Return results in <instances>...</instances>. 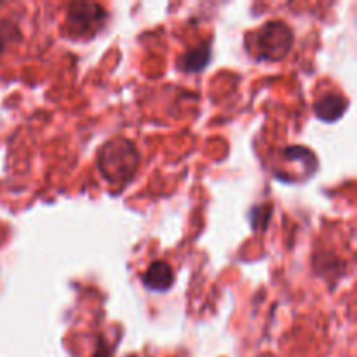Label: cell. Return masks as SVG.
<instances>
[{
    "instance_id": "cell-1",
    "label": "cell",
    "mask_w": 357,
    "mask_h": 357,
    "mask_svg": "<svg viewBox=\"0 0 357 357\" xmlns=\"http://www.w3.org/2000/svg\"><path fill=\"white\" fill-rule=\"evenodd\" d=\"M139 166V152L128 138H114L98 153V167L108 183L126 185L132 180Z\"/></svg>"
},
{
    "instance_id": "cell-2",
    "label": "cell",
    "mask_w": 357,
    "mask_h": 357,
    "mask_svg": "<svg viewBox=\"0 0 357 357\" xmlns=\"http://www.w3.org/2000/svg\"><path fill=\"white\" fill-rule=\"evenodd\" d=\"M295 35L284 21H268L255 37V51L260 61H281L291 51Z\"/></svg>"
},
{
    "instance_id": "cell-3",
    "label": "cell",
    "mask_w": 357,
    "mask_h": 357,
    "mask_svg": "<svg viewBox=\"0 0 357 357\" xmlns=\"http://www.w3.org/2000/svg\"><path fill=\"white\" fill-rule=\"evenodd\" d=\"M107 13L100 3L73 2L66 10L65 33L70 37H86L103 24Z\"/></svg>"
},
{
    "instance_id": "cell-4",
    "label": "cell",
    "mask_w": 357,
    "mask_h": 357,
    "mask_svg": "<svg viewBox=\"0 0 357 357\" xmlns=\"http://www.w3.org/2000/svg\"><path fill=\"white\" fill-rule=\"evenodd\" d=\"M349 107L347 98L338 93H326L314 101V114L323 122H337Z\"/></svg>"
},
{
    "instance_id": "cell-5",
    "label": "cell",
    "mask_w": 357,
    "mask_h": 357,
    "mask_svg": "<svg viewBox=\"0 0 357 357\" xmlns=\"http://www.w3.org/2000/svg\"><path fill=\"white\" fill-rule=\"evenodd\" d=\"M174 282L173 268L169 264L162 260H155L149 265V268L143 274V284L146 289L155 293H164L171 289Z\"/></svg>"
},
{
    "instance_id": "cell-6",
    "label": "cell",
    "mask_w": 357,
    "mask_h": 357,
    "mask_svg": "<svg viewBox=\"0 0 357 357\" xmlns=\"http://www.w3.org/2000/svg\"><path fill=\"white\" fill-rule=\"evenodd\" d=\"M209 61H211V44L204 42V44L185 52V56L181 58V66H183L185 72L195 73L204 70L209 65Z\"/></svg>"
},
{
    "instance_id": "cell-7",
    "label": "cell",
    "mask_w": 357,
    "mask_h": 357,
    "mask_svg": "<svg viewBox=\"0 0 357 357\" xmlns=\"http://www.w3.org/2000/svg\"><path fill=\"white\" fill-rule=\"evenodd\" d=\"M272 216V206H257L251 211V225H253V230H264L267 227L268 220Z\"/></svg>"
},
{
    "instance_id": "cell-8",
    "label": "cell",
    "mask_w": 357,
    "mask_h": 357,
    "mask_svg": "<svg viewBox=\"0 0 357 357\" xmlns=\"http://www.w3.org/2000/svg\"><path fill=\"white\" fill-rule=\"evenodd\" d=\"M110 354H112L110 349L103 347V344H100V347H98V351H96V356L94 357H110Z\"/></svg>"
},
{
    "instance_id": "cell-9",
    "label": "cell",
    "mask_w": 357,
    "mask_h": 357,
    "mask_svg": "<svg viewBox=\"0 0 357 357\" xmlns=\"http://www.w3.org/2000/svg\"><path fill=\"white\" fill-rule=\"evenodd\" d=\"M0 33H2V28H0ZM7 40H9L7 35H0V51H3V47L7 45Z\"/></svg>"
}]
</instances>
